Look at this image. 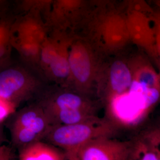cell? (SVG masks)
<instances>
[{
    "label": "cell",
    "instance_id": "cell-1",
    "mask_svg": "<svg viewBox=\"0 0 160 160\" xmlns=\"http://www.w3.org/2000/svg\"><path fill=\"white\" fill-rule=\"evenodd\" d=\"M115 123L98 117L70 125H50L42 141L60 148L66 160H71L76 152L90 140L101 137H111L117 133Z\"/></svg>",
    "mask_w": 160,
    "mask_h": 160
},
{
    "label": "cell",
    "instance_id": "cell-2",
    "mask_svg": "<svg viewBox=\"0 0 160 160\" xmlns=\"http://www.w3.org/2000/svg\"><path fill=\"white\" fill-rule=\"evenodd\" d=\"M48 26L38 12H29L16 16L12 34V45L23 63L33 69L39 67L40 52L49 35Z\"/></svg>",
    "mask_w": 160,
    "mask_h": 160
},
{
    "label": "cell",
    "instance_id": "cell-3",
    "mask_svg": "<svg viewBox=\"0 0 160 160\" xmlns=\"http://www.w3.org/2000/svg\"><path fill=\"white\" fill-rule=\"evenodd\" d=\"M38 73L25 64L12 62L0 68V97L17 108L38 97L46 86Z\"/></svg>",
    "mask_w": 160,
    "mask_h": 160
},
{
    "label": "cell",
    "instance_id": "cell-4",
    "mask_svg": "<svg viewBox=\"0 0 160 160\" xmlns=\"http://www.w3.org/2000/svg\"><path fill=\"white\" fill-rule=\"evenodd\" d=\"M100 60L87 40L73 36L69 49V77L65 88L92 98Z\"/></svg>",
    "mask_w": 160,
    "mask_h": 160
},
{
    "label": "cell",
    "instance_id": "cell-5",
    "mask_svg": "<svg viewBox=\"0 0 160 160\" xmlns=\"http://www.w3.org/2000/svg\"><path fill=\"white\" fill-rule=\"evenodd\" d=\"M132 81L127 58L116 57L107 61L100 60L94 82L95 95L103 105L109 106L129 91Z\"/></svg>",
    "mask_w": 160,
    "mask_h": 160
},
{
    "label": "cell",
    "instance_id": "cell-6",
    "mask_svg": "<svg viewBox=\"0 0 160 160\" xmlns=\"http://www.w3.org/2000/svg\"><path fill=\"white\" fill-rule=\"evenodd\" d=\"M98 11V16L93 24L97 38L105 52L116 54L130 42L126 14L108 8Z\"/></svg>",
    "mask_w": 160,
    "mask_h": 160
},
{
    "label": "cell",
    "instance_id": "cell-7",
    "mask_svg": "<svg viewBox=\"0 0 160 160\" xmlns=\"http://www.w3.org/2000/svg\"><path fill=\"white\" fill-rule=\"evenodd\" d=\"M127 60L132 76L128 92L141 94L146 107L155 105L160 98L159 73L143 55H136Z\"/></svg>",
    "mask_w": 160,
    "mask_h": 160
},
{
    "label": "cell",
    "instance_id": "cell-8",
    "mask_svg": "<svg viewBox=\"0 0 160 160\" xmlns=\"http://www.w3.org/2000/svg\"><path fill=\"white\" fill-rule=\"evenodd\" d=\"M37 103L44 112L68 109H88L97 111L101 103L98 100L55 85L45 87L38 97Z\"/></svg>",
    "mask_w": 160,
    "mask_h": 160
},
{
    "label": "cell",
    "instance_id": "cell-9",
    "mask_svg": "<svg viewBox=\"0 0 160 160\" xmlns=\"http://www.w3.org/2000/svg\"><path fill=\"white\" fill-rule=\"evenodd\" d=\"M89 6L88 0H53L46 23L49 31L78 28L86 19Z\"/></svg>",
    "mask_w": 160,
    "mask_h": 160
},
{
    "label": "cell",
    "instance_id": "cell-10",
    "mask_svg": "<svg viewBox=\"0 0 160 160\" xmlns=\"http://www.w3.org/2000/svg\"><path fill=\"white\" fill-rule=\"evenodd\" d=\"M126 18L130 42L141 48L159 66L160 56L157 52L151 17L141 10L127 8Z\"/></svg>",
    "mask_w": 160,
    "mask_h": 160
},
{
    "label": "cell",
    "instance_id": "cell-11",
    "mask_svg": "<svg viewBox=\"0 0 160 160\" xmlns=\"http://www.w3.org/2000/svg\"><path fill=\"white\" fill-rule=\"evenodd\" d=\"M130 152V141L122 142L110 137H101L81 146L71 160H127Z\"/></svg>",
    "mask_w": 160,
    "mask_h": 160
},
{
    "label": "cell",
    "instance_id": "cell-12",
    "mask_svg": "<svg viewBox=\"0 0 160 160\" xmlns=\"http://www.w3.org/2000/svg\"><path fill=\"white\" fill-rule=\"evenodd\" d=\"M56 51L43 78L55 85L66 87L69 77V49L74 35L69 32L58 31Z\"/></svg>",
    "mask_w": 160,
    "mask_h": 160
},
{
    "label": "cell",
    "instance_id": "cell-13",
    "mask_svg": "<svg viewBox=\"0 0 160 160\" xmlns=\"http://www.w3.org/2000/svg\"><path fill=\"white\" fill-rule=\"evenodd\" d=\"M9 118L7 127L9 130L23 128L38 132L44 137L50 126L42 109L37 103L15 112Z\"/></svg>",
    "mask_w": 160,
    "mask_h": 160
},
{
    "label": "cell",
    "instance_id": "cell-14",
    "mask_svg": "<svg viewBox=\"0 0 160 160\" xmlns=\"http://www.w3.org/2000/svg\"><path fill=\"white\" fill-rule=\"evenodd\" d=\"M130 142L129 160H160V130L158 128L142 132Z\"/></svg>",
    "mask_w": 160,
    "mask_h": 160
},
{
    "label": "cell",
    "instance_id": "cell-15",
    "mask_svg": "<svg viewBox=\"0 0 160 160\" xmlns=\"http://www.w3.org/2000/svg\"><path fill=\"white\" fill-rule=\"evenodd\" d=\"M18 158L20 160H66L62 150L42 140L35 141L19 149Z\"/></svg>",
    "mask_w": 160,
    "mask_h": 160
},
{
    "label": "cell",
    "instance_id": "cell-16",
    "mask_svg": "<svg viewBox=\"0 0 160 160\" xmlns=\"http://www.w3.org/2000/svg\"><path fill=\"white\" fill-rule=\"evenodd\" d=\"M97 111L68 109L44 112L50 125H70L86 122L96 118Z\"/></svg>",
    "mask_w": 160,
    "mask_h": 160
},
{
    "label": "cell",
    "instance_id": "cell-17",
    "mask_svg": "<svg viewBox=\"0 0 160 160\" xmlns=\"http://www.w3.org/2000/svg\"><path fill=\"white\" fill-rule=\"evenodd\" d=\"M16 18L7 10L0 13V68L11 61L12 34Z\"/></svg>",
    "mask_w": 160,
    "mask_h": 160
},
{
    "label": "cell",
    "instance_id": "cell-18",
    "mask_svg": "<svg viewBox=\"0 0 160 160\" xmlns=\"http://www.w3.org/2000/svg\"><path fill=\"white\" fill-rule=\"evenodd\" d=\"M53 0H19L22 13L33 12L39 13L47 23Z\"/></svg>",
    "mask_w": 160,
    "mask_h": 160
},
{
    "label": "cell",
    "instance_id": "cell-19",
    "mask_svg": "<svg viewBox=\"0 0 160 160\" xmlns=\"http://www.w3.org/2000/svg\"><path fill=\"white\" fill-rule=\"evenodd\" d=\"M151 21L152 22V29L155 38L157 52L160 56V14L157 11L152 13Z\"/></svg>",
    "mask_w": 160,
    "mask_h": 160
},
{
    "label": "cell",
    "instance_id": "cell-20",
    "mask_svg": "<svg viewBox=\"0 0 160 160\" xmlns=\"http://www.w3.org/2000/svg\"><path fill=\"white\" fill-rule=\"evenodd\" d=\"M16 108L11 103L0 97V124L16 111Z\"/></svg>",
    "mask_w": 160,
    "mask_h": 160
},
{
    "label": "cell",
    "instance_id": "cell-21",
    "mask_svg": "<svg viewBox=\"0 0 160 160\" xmlns=\"http://www.w3.org/2000/svg\"><path fill=\"white\" fill-rule=\"evenodd\" d=\"M127 8H137L144 11L151 9L147 2V0H125Z\"/></svg>",
    "mask_w": 160,
    "mask_h": 160
},
{
    "label": "cell",
    "instance_id": "cell-22",
    "mask_svg": "<svg viewBox=\"0 0 160 160\" xmlns=\"http://www.w3.org/2000/svg\"><path fill=\"white\" fill-rule=\"evenodd\" d=\"M16 158L12 147L6 145L0 146V160H15Z\"/></svg>",
    "mask_w": 160,
    "mask_h": 160
},
{
    "label": "cell",
    "instance_id": "cell-23",
    "mask_svg": "<svg viewBox=\"0 0 160 160\" xmlns=\"http://www.w3.org/2000/svg\"><path fill=\"white\" fill-rule=\"evenodd\" d=\"M116 0H88L90 6L96 7L97 10L108 8L114 3Z\"/></svg>",
    "mask_w": 160,
    "mask_h": 160
},
{
    "label": "cell",
    "instance_id": "cell-24",
    "mask_svg": "<svg viewBox=\"0 0 160 160\" xmlns=\"http://www.w3.org/2000/svg\"><path fill=\"white\" fill-rule=\"evenodd\" d=\"M7 0H0V13L7 10Z\"/></svg>",
    "mask_w": 160,
    "mask_h": 160
},
{
    "label": "cell",
    "instance_id": "cell-25",
    "mask_svg": "<svg viewBox=\"0 0 160 160\" xmlns=\"http://www.w3.org/2000/svg\"><path fill=\"white\" fill-rule=\"evenodd\" d=\"M2 135V132H1V129H0V146H1V143L3 141Z\"/></svg>",
    "mask_w": 160,
    "mask_h": 160
}]
</instances>
